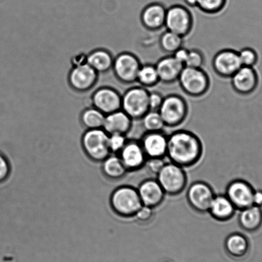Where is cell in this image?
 Instances as JSON below:
<instances>
[{"label":"cell","instance_id":"obj_1","mask_svg":"<svg viewBox=\"0 0 262 262\" xmlns=\"http://www.w3.org/2000/svg\"><path fill=\"white\" fill-rule=\"evenodd\" d=\"M204 147L194 132L178 129L168 136L166 157L170 162L184 169L195 166L202 160Z\"/></svg>","mask_w":262,"mask_h":262},{"label":"cell","instance_id":"obj_2","mask_svg":"<svg viewBox=\"0 0 262 262\" xmlns=\"http://www.w3.org/2000/svg\"><path fill=\"white\" fill-rule=\"evenodd\" d=\"M156 179L165 194L170 196L182 194L188 184V177L184 168L170 162L165 163L157 175Z\"/></svg>","mask_w":262,"mask_h":262},{"label":"cell","instance_id":"obj_3","mask_svg":"<svg viewBox=\"0 0 262 262\" xmlns=\"http://www.w3.org/2000/svg\"><path fill=\"white\" fill-rule=\"evenodd\" d=\"M180 88L188 96L198 98L205 95L209 90V76L202 68L184 66L179 80Z\"/></svg>","mask_w":262,"mask_h":262},{"label":"cell","instance_id":"obj_4","mask_svg":"<svg viewBox=\"0 0 262 262\" xmlns=\"http://www.w3.org/2000/svg\"><path fill=\"white\" fill-rule=\"evenodd\" d=\"M159 111L165 127L174 128L186 120L189 106L186 100L177 94L165 96Z\"/></svg>","mask_w":262,"mask_h":262},{"label":"cell","instance_id":"obj_5","mask_svg":"<svg viewBox=\"0 0 262 262\" xmlns=\"http://www.w3.org/2000/svg\"><path fill=\"white\" fill-rule=\"evenodd\" d=\"M149 91L139 85L128 89L122 96L121 110L132 120H141L149 112Z\"/></svg>","mask_w":262,"mask_h":262},{"label":"cell","instance_id":"obj_6","mask_svg":"<svg viewBox=\"0 0 262 262\" xmlns=\"http://www.w3.org/2000/svg\"><path fill=\"white\" fill-rule=\"evenodd\" d=\"M111 202L114 210L126 218L134 217L142 206L137 189L131 186L117 189L112 195Z\"/></svg>","mask_w":262,"mask_h":262},{"label":"cell","instance_id":"obj_7","mask_svg":"<svg viewBox=\"0 0 262 262\" xmlns=\"http://www.w3.org/2000/svg\"><path fill=\"white\" fill-rule=\"evenodd\" d=\"M108 139L109 135L103 128L88 129L82 138L83 149L91 159L104 161L111 154Z\"/></svg>","mask_w":262,"mask_h":262},{"label":"cell","instance_id":"obj_8","mask_svg":"<svg viewBox=\"0 0 262 262\" xmlns=\"http://www.w3.org/2000/svg\"><path fill=\"white\" fill-rule=\"evenodd\" d=\"M194 19L191 12L182 5L167 9L164 27L167 30L185 37L191 32Z\"/></svg>","mask_w":262,"mask_h":262},{"label":"cell","instance_id":"obj_9","mask_svg":"<svg viewBox=\"0 0 262 262\" xmlns=\"http://www.w3.org/2000/svg\"><path fill=\"white\" fill-rule=\"evenodd\" d=\"M214 190L210 184L203 181L192 183L188 188L186 198L190 207L200 213H208L213 198Z\"/></svg>","mask_w":262,"mask_h":262},{"label":"cell","instance_id":"obj_10","mask_svg":"<svg viewBox=\"0 0 262 262\" xmlns=\"http://www.w3.org/2000/svg\"><path fill=\"white\" fill-rule=\"evenodd\" d=\"M141 65L139 58L134 53L123 52L114 58L113 70L119 81L132 84L136 82Z\"/></svg>","mask_w":262,"mask_h":262},{"label":"cell","instance_id":"obj_11","mask_svg":"<svg viewBox=\"0 0 262 262\" xmlns=\"http://www.w3.org/2000/svg\"><path fill=\"white\" fill-rule=\"evenodd\" d=\"M254 190L252 185L246 180L235 179L228 184L225 195L236 210L240 211L253 205Z\"/></svg>","mask_w":262,"mask_h":262},{"label":"cell","instance_id":"obj_12","mask_svg":"<svg viewBox=\"0 0 262 262\" xmlns=\"http://www.w3.org/2000/svg\"><path fill=\"white\" fill-rule=\"evenodd\" d=\"M98 78V73L86 62L74 66L69 75V83L74 90L85 93L92 90Z\"/></svg>","mask_w":262,"mask_h":262},{"label":"cell","instance_id":"obj_13","mask_svg":"<svg viewBox=\"0 0 262 262\" xmlns=\"http://www.w3.org/2000/svg\"><path fill=\"white\" fill-rule=\"evenodd\" d=\"M242 66L237 51L228 48L220 50L212 60L213 70L221 78H230Z\"/></svg>","mask_w":262,"mask_h":262},{"label":"cell","instance_id":"obj_14","mask_svg":"<svg viewBox=\"0 0 262 262\" xmlns=\"http://www.w3.org/2000/svg\"><path fill=\"white\" fill-rule=\"evenodd\" d=\"M119 154V157L128 172L137 171L146 165L147 158L139 140H127L125 145Z\"/></svg>","mask_w":262,"mask_h":262},{"label":"cell","instance_id":"obj_15","mask_svg":"<svg viewBox=\"0 0 262 262\" xmlns=\"http://www.w3.org/2000/svg\"><path fill=\"white\" fill-rule=\"evenodd\" d=\"M122 96L113 88L103 86L96 90L92 96L93 106L108 115L121 110Z\"/></svg>","mask_w":262,"mask_h":262},{"label":"cell","instance_id":"obj_16","mask_svg":"<svg viewBox=\"0 0 262 262\" xmlns=\"http://www.w3.org/2000/svg\"><path fill=\"white\" fill-rule=\"evenodd\" d=\"M230 78L233 90L239 95H251L258 88L259 77L254 68L242 66Z\"/></svg>","mask_w":262,"mask_h":262},{"label":"cell","instance_id":"obj_17","mask_svg":"<svg viewBox=\"0 0 262 262\" xmlns=\"http://www.w3.org/2000/svg\"><path fill=\"white\" fill-rule=\"evenodd\" d=\"M139 141L147 159L166 157L168 136L164 132H146Z\"/></svg>","mask_w":262,"mask_h":262},{"label":"cell","instance_id":"obj_18","mask_svg":"<svg viewBox=\"0 0 262 262\" xmlns=\"http://www.w3.org/2000/svg\"><path fill=\"white\" fill-rule=\"evenodd\" d=\"M137 189L142 205L154 209L162 205L166 195L157 179L143 180Z\"/></svg>","mask_w":262,"mask_h":262},{"label":"cell","instance_id":"obj_19","mask_svg":"<svg viewBox=\"0 0 262 262\" xmlns=\"http://www.w3.org/2000/svg\"><path fill=\"white\" fill-rule=\"evenodd\" d=\"M167 8L160 2H154L144 7L141 14V21L145 29L155 32L164 27Z\"/></svg>","mask_w":262,"mask_h":262},{"label":"cell","instance_id":"obj_20","mask_svg":"<svg viewBox=\"0 0 262 262\" xmlns=\"http://www.w3.org/2000/svg\"><path fill=\"white\" fill-rule=\"evenodd\" d=\"M160 82L170 84L179 80L184 66L175 59L172 55L160 58L155 64Z\"/></svg>","mask_w":262,"mask_h":262},{"label":"cell","instance_id":"obj_21","mask_svg":"<svg viewBox=\"0 0 262 262\" xmlns=\"http://www.w3.org/2000/svg\"><path fill=\"white\" fill-rule=\"evenodd\" d=\"M130 117L124 111L119 110L106 115L103 129L108 135L122 134L126 136L132 128Z\"/></svg>","mask_w":262,"mask_h":262},{"label":"cell","instance_id":"obj_22","mask_svg":"<svg viewBox=\"0 0 262 262\" xmlns=\"http://www.w3.org/2000/svg\"><path fill=\"white\" fill-rule=\"evenodd\" d=\"M236 208L225 194H215L208 213L215 220L226 222L235 215Z\"/></svg>","mask_w":262,"mask_h":262},{"label":"cell","instance_id":"obj_23","mask_svg":"<svg viewBox=\"0 0 262 262\" xmlns=\"http://www.w3.org/2000/svg\"><path fill=\"white\" fill-rule=\"evenodd\" d=\"M250 244L248 238L243 234L233 233L225 241L226 253L233 259H242L248 254Z\"/></svg>","mask_w":262,"mask_h":262},{"label":"cell","instance_id":"obj_24","mask_svg":"<svg viewBox=\"0 0 262 262\" xmlns=\"http://www.w3.org/2000/svg\"><path fill=\"white\" fill-rule=\"evenodd\" d=\"M238 224L243 230L248 232H255L262 226V208L255 205L240 210Z\"/></svg>","mask_w":262,"mask_h":262},{"label":"cell","instance_id":"obj_25","mask_svg":"<svg viewBox=\"0 0 262 262\" xmlns=\"http://www.w3.org/2000/svg\"><path fill=\"white\" fill-rule=\"evenodd\" d=\"M114 58L107 50L98 49L86 56V63L98 73H105L113 69Z\"/></svg>","mask_w":262,"mask_h":262},{"label":"cell","instance_id":"obj_26","mask_svg":"<svg viewBox=\"0 0 262 262\" xmlns=\"http://www.w3.org/2000/svg\"><path fill=\"white\" fill-rule=\"evenodd\" d=\"M144 88H152L160 82L156 66L152 63L142 64L137 74V80Z\"/></svg>","mask_w":262,"mask_h":262},{"label":"cell","instance_id":"obj_27","mask_svg":"<svg viewBox=\"0 0 262 262\" xmlns=\"http://www.w3.org/2000/svg\"><path fill=\"white\" fill-rule=\"evenodd\" d=\"M103 170L106 176L114 180L121 179L128 172L120 157L116 155L108 157L104 160Z\"/></svg>","mask_w":262,"mask_h":262},{"label":"cell","instance_id":"obj_28","mask_svg":"<svg viewBox=\"0 0 262 262\" xmlns=\"http://www.w3.org/2000/svg\"><path fill=\"white\" fill-rule=\"evenodd\" d=\"M184 38L166 30L160 37V49L167 54L172 55L179 48L184 47Z\"/></svg>","mask_w":262,"mask_h":262},{"label":"cell","instance_id":"obj_29","mask_svg":"<svg viewBox=\"0 0 262 262\" xmlns=\"http://www.w3.org/2000/svg\"><path fill=\"white\" fill-rule=\"evenodd\" d=\"M105 116V114L93 106L83 112L81 121L88 129L103 128Z\"/></svg>","mask_w":262,"mask_h":262},{"label":"cell","instance_id":"obj_30","mask_svg":"<svg viewBox=\"0 0 262 262\" xmlns=\"http://www.w3.org/2000/svg\"><path fill=\"white\" fill-rule=\"evenodd\" d=\"M142 126L146 132L163 131L165 124L159 111H149L141 119Z\"/></svg>","mask_w":262,"mask_h":262},{"label":"cell","instance_id":"obj_31","mask_svg":"<svg viewBox=\"0 0 262 262\" xmlns=\"http://www.w3.org/2000/svg\"><path fill=\"white\" fill-rule=\"evenodd\" d=\"M227 0H198L197 8L207 14H216L223 11Z\"/></svg>","mask_w":262,"mask_h":262},{"label":"cell","instance_id":"obj_32","mask_svg":"<svg viewBox=\"0 0 262 262\" xmlns=\"http://www.w3.org/2000/svg\"><path fill=\"white\" fill-rule=\"evenodd\" d=\"M238 53L239 58H240L243 66L254 68V66L258 62V55L253 48H244Z\"/></svg>","mask_w":262,"mask_h":262},{"label":"cell","instance_id":"obj_33","mask_svg":"<svg viewBox=\"0 0 262 262\" xmlns=\"http://www.w3.org/2000/svg\"><path fill=\"white\" fill-rule=\"evenodd\" d=\"M205 57L202 51L195 49L189 50V54L185 63V66L186 67L202 68L204 64Z\"/></svg>","mask_w":262,"mask_h":262},{"label":"cell","instance_id":"obj_34","mask_svg":"<svg viewBox=\"0 0 262 262\" xmlns=\"http://www.w3.org/2000/svg\"><path fill=\"white\" fill-rule=\"evenodd\" d=\"M126 141V136H124V135H109L108 145L111 152L119 154V152L123 148Z\"/></svg>","mask_w":262,"mask_h":262},{"label":"cell","instance_id":"obj_35","mask_svg":"<svg viewBox=\"0 0 262 262\" xmlns=\"http://www.w3.org/2000/svg\"><path fill=\"white\" fill-rule=\"evenodd\" d=\"M165 163L164 158H150L147 159L145 167L151 174L157 176L164 167Z\"/></svg>","mask_w":262,"mask_h":262},{"label":"cell","instance_id":"obj_36","mask_svg":"<svg viewBox=\"0 0 262 262\" xmlns=\"http://www.w3.org/2000/svg\"><path fill=\"white\" fill-rule=\"evenodd\" d=\"M154 208L146 207V206L142 205L140 208L138 212L135 215L134 217L140 223H149L154 217Z\"/></svg>","mask_w":262,"mask_h":262},{"label":"cell","instance_id":"obj_37","mask_svg":"<svg viewBox=\"0 0 262 262\" xmlns=\"http://www.w3.org/2000/svg\"><path fill=\"white\" fill-rule=\"evenodd\" d=\"M164 96H163L161 93L154 91L149 92V106L150 111L159 110L161 106L163 101H164Z\"/></svg>","mask_w":262,"mask_h":262},{"label":"cell","instance_id":"obj_38","mask_svg":"<svg viewBox=\"0 0 262 262\" xmlns=\"http://www.w3.org/2000/svg\"><path fill=\"white\" fill-rule=\"evenodd\" d=\"M9 172L8 162L3 155L0 154V183L4 182L8 178Z\"/></svg>","mask_w":262,"mask_h":262},{"label":"cell","instance_id":"obj_39","mask_svg":"<svg viewBox=\"0 0 262 262\" xmlns=\"http://www.w3.org/2000/svg\"><path fill=\"white\" fill-rule=\"evenodd\" d=\"M189 50L187 48L182 47L177 50L172 55L175 59L185 66V63L186 62L188 54H189Z\"/></svg>","mask_w":262,"mask_h":262},{"label":"cell","instance_id":"obj_40","mask_svg":"<svg viewBox=\"0 0 262 262\" xmlns=\"http://www.w3.org/2000/svg\"><path fill=\"white\" fill-rule=\"evenodd\" d=\"M253 205L257 207H262V190H254L253 195Z\"/></svg>","mask_w":262,"mask_h":262},{"label":"cell","instance_id":"obj_41","mask_svg":"<svg viewBox=\"0 0 262 262\" xmlns=\"http://www.w3.org/2000/svg\"><path fill=\"white\" fill-rule=\"evenodd\" d=\"M185 4L190 7H196L198 0H184Z\"/></svg>","mask_w":262,"mask_h":262}]
</instances>
